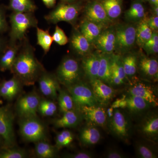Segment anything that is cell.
<instances>
[{"mask_svg": "<svg viewBox=\"0 0 158 158\" xmlns=\"http://www.w3.org/2000/svg\"><path fill=\"white\" fill-rule=\"evenodd\" d=\"M11 71L22 85L27 86L34 85L45 71L35 56V49L27 37L21 43Z\"/></svg>", "mask_w": 158, "mask_h": 158, "instance_id": "obj_1", "label": "cell"}, {"mask_svg": "<svg viewBox=\"0 0 158 158\" xmlns=\"http://www.w3.org/2000/svg\"><path fill=\"white\" fill-rule=\"evenodd\" d=\"M11 43H19L26 38L29 29L37 27L38 20L33 12H12L9 16Z\"/></svg>", "mask_w": 158, "mask_h": 158, "instance_id": "obj_2", "label": "cell"}, {"mask_svg": "<svg viewBox=\"0 0 158 158\" xmlns=\"http://www.w3.org/2000/svg\"><path fill=\"white\" fill-rule=\"evenodd\" d=\"M81 75L78 62L74 58L67 57L62 60L55 75L59 84L67 88L81 81Z\"/></svg>", "mask_w": 158, "mask_h": 158, "instance_id": "obj_3", "label": "cell"}, {"mask_svg": "<svg viewBox=\"0 0 158 158\" xmlns=\"http://www.w3.org/2000/svg\"><path fill=\"white\" fill-rule=\"evenodd\" d=\"M19 126L20 134L25 141L36 143L45 140V126L37 117L20 118Z\"/></svg>", "mask_w": 158, "mask_h": 158, "instance_id": "obj_4", "label": "cell"}, {"mask_svg": "<svg viewBox=\"0 0 158 158\" xmlns=\"http://www.w3.org/2000/svg\"><path fill=\"white\" fill-rule=\"evenodd\" d=\"M110 133L115 137L128 142L131 132V125L128 116L120 109H114L113 116L107 122Z\"/></svg>", "mask_w": 158, "mask_h": 158, "instance_id": "obj_5", "label": "cell"}, {"mask_svg": "<svg viewBox=\"0 0 158 158\" xmlns=\"http://www.w3.org/2000/svg\"><path fill=\"white\" fill-rule=\"evenodd\" d=\"M73 99L76 109L78 110L83 106L102 105L94 95L90 87L80 81L67 88Z\"/></svg>", "mask_w": 158, "mask_h": 158, "instance_id": "obj_6", "label": "cell"}, {"mask_svg": "<svg viewBox=\"0 0 158 158\" xmlns=\"http://www.w3.org/2000/svg\"><path fill=\"white\" fill-rule=\"evenodd\" d=\"M80 11L78 4L62 3L46 15L44 19L51 24H57L60 22L72 23L77 19Z\"/></svg>", "mask_w": 158, "mask_h": 158, "instance_id": "obj_7", "label": "cell"}, {"mask_svg": "<svg viewBox=\"0 0 158 158\" xmlns=\"http://www.w3.org/2000/svg\"><path fill=\"white\" fill-rule=\"evenodd\" d=\"M14 118L13 113L8 106L0 107V135L4 140L3 147H11L15 145Z\"/></svg>", "mask_w": 158, "mask_h": 158, "instance_id": "obj_8", "label": "cell"}, {"mask_svg": "<svg viewBox=\"0 0 158 158\" xmlns=\"http://www.w3.org/2000/svg\"><path fill=\"white\" fill-rule=\"evenodd\" d=\"M115 32V50L119 53L127 52L136 42V28L132 25L118 26Z\"/></svg>", "mask_w": 158, "mask_h": 158, "instance_id": "obj_9", "label": "cell"}, {"mask_svg": "<svg viewBox=\"0 0 158 158\" xmlns=\"http://www.w3.org/2000/svg\"><path fill=\"white\" fill-rule=\"evenodd\" d=\"M41 98L37 92L32 91L21 97L15 109L20 118L37 117L38 106Z\"/></svg>", "mask_w": 158, "mask_h": 158, "instance_id": "obj_10", "label": "cell"}, {"mask_svg": "<svg viewBox=\"0 0 158 158\" xmlns=\"http://www.w3.org/2000/svg\"><path fill=\"white\" fill-rule=\"evenodd\" d=\"M134 79L132 81H130L128 94L139 97L149 102L153 107H157L158 94L156 88L148 82Z\"/></svg>", "mask_w": 158, "mask_h": 158, "instance_id": "obj_11", "label": "cell"}, {"mask_svg": "<svg viewBox=\"0 0 158 158\" xmlns=\"http://www.w3.org/2000/svg\"><path fill=\"white\" fill-rule=\"evenodd\" d=\"M138 131L147 141L156 143L158 139V115L156 111L146 113L138 126Z\"/></svg>", "mask_w": 158, "mask_h": 158, "instance_id": "obj_12", "label": "cell"}, {"mask_svg": "<svg viewBox=\"0 0 158 158\" xmlns=\"http://www.w3.org/2000/svg\"><path fill=\"white\" fill-rule=\"evenodd\" d=\"M78 110L88 124L104 128L107 125V110L101 105L83 106Z\"/></svg>", "mask_w": 158, "mask_h": 158, "instance_id": "obj_13", "label": "cell"}, {"mask_svg": "<svg viewBox=\"0 0 158 158\" xmlns=\"http://www.w3.org/2000/svg\"><path fill=\"white\" fill-rule=\"evenodd\" d=\"M37 81L40 92L44 96L55 99L58 97L59 83L55 75L44 71Z\"/></svg>", "mask_w": 158, "mask_h": 158, "instance_id": "obj_14", "label": "cell"}, {"mask_svg": "<svg viewBox=\"0 0 158 158\" xmlns=\"http://www.w3.org/2000/svg\"><path fill=\"white\" fill-rule=\"evenodd\" d=\"M86 19L103 26L112 22L108 17L100 2L93 1L88 3L85 8Z\"/></svg>", "mask_w": 158, "mask_h": 158, "instance_id": "obj_15", "label": "cell"}, {"mask_svg": "<svg viewBox=\"0 0 158 158\" xmlns=\"http://www.w3.org/2000/svg\"><path fill=\"white\" fill-rule=\"evenodd\" d=\"M90 88L101 104L109 102L116 96L117 91L111 86L98 79L90 80Z\"/></svg>", "mask_w": 158, "mask_h": 158, "instance_id": "obj_16", "label": "cell"}, {"mask_svg": "<svg viewBox=\"0 0 158 158\" xmlns=\"http://www.w3.org/2000/svg\"><path fill=\"white\" fill-rule=\"evenodd\" d=\"M138 69L146 80L157 81L158 77V62L156 59L142 56L138 59Z\"/></svg>", "mask_w": 158, "mask_h": 158, "instance_id": "obj_17", "label": "cell"}, {"mask_svg": "<svg viewBox=\"0 0 158 158\" xmlns=\"http://www.w3.org/2000/svg\"><path fill=\"white\" fill-rule=\"evenodd\" d=\"M94 43L102 53L112 54L115 50V31L111 29L103 31Z\"/></svg>", "mask_w": 158, "mask_h": 158, "instance_id": "obj_18", "label": "cell"}, {"mask_svg": "<svg viewBox=\"0 0 158 158\" xmlns=\"http://www.w3.org/2000/svg\"><path fill=\"white\" fill-rule=\"evenodd\" d=\"M83 119L80 111L75 109L63 113L62 117L54 120L53 125L57 128L75 127L82 122Z\"/></svg>", "mask_w": 158, "mask_h": 158, "instance_id": "obj_19", "label": "cell"}, {"mask_svg": "<svg viewBox=\"0 0 158 158\" xmlns=\"http://www.w3.org/2000/svg\"><path fill=\"white\" fill-rule=\"evenodd\" d=\"M21 42H9L0 56V70L11 71L17 56Z\"/></svg>", "mask_w": 158, "mask_h": 158, "instance_id": "obj_20", "label": "cell"}, {"mask_svg": "<svg viewBox=\"0 0 158 158\" xmlns=\"http://www.w3.org/2000/svg\"><path fill=\"white\" fill-rule=\"evenodd\" d=\"M125 73L122 61L118 55L111 56V80L110 86H118L124 84L127 79Z\"/></svg>", "mask_w": 158, "mask_h": 158, "instance_id": "obj_21", "label": "cell"}, {"mask_svg": "<svg viewBox=\"0 0 158 158\" xmlns=\"http://www.w3.org/2000/svg\"><path fill=\"white\" fill-rule=\"evenodd\" d=\"M22 85L14 76L9 80H4L0 83V97L7 101L12 100L19 93Z\"/></svg>", "mask_w": 158, "mask_h": 158, "instance_id": "obj_22", "label": "cell"}, {"mask_svg": "<svg viewBox=\"0 0 158 158\" xmlns=\"http://www.w3.org/2000/svg\"><path fill=\"white\" fill-rule=\"evenodd\" d=\"M99 64V53L91 54L84 56L82 60V68L89 80L98 78Z\"/></svg>", "mask_w": 158, "mask_h": 158, "instance_id": "obj_23", "label": "cell"}, {"mask_svg": "<svg viewBox=\"0 0 158 158\" xmlns=\"http://www.w3.org/2000/svg\"><path fill=\"white\" fill-rule=\"evenodd\" d=\"M101 138V135L97 127L91 125L82 128L79 134L81 143L86 146H90L97 144Z\"/></svg>", "mask_w": 158, "mask_h": 158, "instance_id": "obj_24", "label": "cell"}, {"mask_svg": "<svg viewBox=\"0 0 158 158\" xmlns=\"http://www.w3.org/2000/svg\"><path fill=\"white\" fill-rule=\"evenodd\" d=\"M104 27L102 25L85 19L81 23L80 31L91 44L101 34Z\"/></svg>", "mask_w": 158, "mask_h": 158, "instance_id": "obj_25", "label": "cell"}, {"mask_svg": "<svg viewBox=\"0 0 158 158\" xmlns=\"http://www.w3.org/2000/svg\"><path fill=\"white\" fill-rule=\"evenodd\" d=\"M126 108L131 114L138 115L144 113L153 107L149 102L139 97L129 95L126 96Z\"/></svg>", "mask_w": 158, "mask_h": 158, "instance_id": "obj_26", "label": "cell"}, {"mask_svg": "<svg viewBox=\"0 0 158 158\" xmlns=\"http://www.w3.org/2000/svg\"><path fill=\"white\" fill-rule=\"evenodd\" d=\"M70 44L75 52L80 56H85L90 51V42L80 31H74L71 37Z\"/></svg>", "mask_w": 158, "mask_h": 158, "instance_id": "obj_27", "label": "cell"}, {"mask_svg": "<svg viewBox=\"0 0 158 158\" xmlns=\"http://www.w3.org/2000/svg\"><path fill=\"white\" fill-rule=\"evenodd\" d=\"M109 55L111 54L99 53L100 64L97 79L110 86L111 56Z\"/></svg>", "mask_w": 158, "mask_h": 158, "instance_id": "obj_28", "label": "cell"}, {"mask_svg": "<svg viewBox=\"0 0 158 158\" xmlns=\"http://www.w3.org/2000/svg\"><path fill=\"white\" fill-rule=\"evenodd\" d=\"M59 151L56 147L44 140L36 142L35 152L40 158H53L56 156Z\"/></svg>", "mask_w": 158, "mask_h": 158, "instance_id": "obj_29", "label": "cell"}, {"mask_svg": "<svg viewBox=\"0 0 158 158\" xmlns=\"http://www.w3.org/2000/svg\"><path fill=\"white\" fill-rule=\"evenodd\" d=\"M9 9L12 12L34 13L37 7L33 0H9Z\"/></svg>", "mask_w": 158, "mask_h": 158, "instance_id": "obj_30", "label": "cell"}, {"mask_svg": "<svg viewBox=\"0 0 158 158\" xmlns=\"http://www.w3.org/2000/svg\"><path fill=\"white\" fill-rule=\"evenodd\" d=\"M100 2L110 19H115L120 16L122 0H102Z\"/></svg>", "mask_w": 158, "mask_h": 158, "instance_id": "obj_31", "label": "cell"}, {"mask_svg": "<svg viewBox=\"0 0 158 158\" xmlns=\"http://www.w3.org/2000/svg\"><path fill=\"white\" fill-rule=\"evenodd\" d=\"M153 31L148 25L146 18L140 21L136 28V41L138 45L142 47L152 36Z\"/></svg>", "mask_w": 158, "mask_h": 158, "instance_id": "obj_32", "label": "cell"}, {"mask_svg": "<svg viewBox=\"0 0 158 158\" xmlns=\"http://www.w3.org/2000/svg\"><path fill=\"white\" fill-rule=\"evenodd\" d=\"M135 150L136 156L140 158H157V152L151 144L143 141L136 143Z\"/></svg>", "mask_w": 158, "mask_h": 158, "instance_id": "obj_33", "label": "cell"}, {"mask_svg": "<svg viewBox=\"0 0 158 158\" xmlns=\"http://www.w3.org/2000/svg\"><path fill=\"white\" fill-rule=\"evenodd\" d=\"M125 17L128 20L131 21H141L145 17L144 6L140 2H135L126 12Z\"/></svg>", "mask_w": 158, "mask_h": 158, "instance_id": "obj_34", "label": "cell"}, {"mask_svg": "<svg viewBox=\"0 0 158 158\" xmlns=\"http://www.w3.org/2000/svg\"><path fill=\"white\" fill-rule=\"evenodd\" d=\"M57 98L59 111L61 113L76 109L73 99L68 90L59 89Z\"/></svg>", "mask_w": 158, "mask_h": 158, "instance_id": "obj_35", "label": "cell"}, {"mask_svg": "<svg viewBox=\"0 0 158 158\" xmlns=\"http://www.w3.org/2000/svg\"><path fill=\"white\" fill-rule=\"evenodd\" d=\"M37 44L39 45L44 51V53L47 54L50 49L52 44V36L49 33V30H44L37 27Z\"/></svg>", "mask_w": 158, "mask_h": 158, "instance_id": "obj_36", "label": "cell"}, {"mask_svg": "<svg viewBox=\"0 0 158 158\" xmlns=\"http://www.w3.org/2000/svg\"><path fill=\"white\" fill-rule=\"evenodd\" d=\"M123 65L127 78L134 76L138 70V58L135 55L129 54L122 59Z\"/></svg>", "mask_w": 158, "mask_h": 158, "instance_id": "obj_37", "label": "cell"}, {"mask_svg": "<svg viewBox=\"0 0 158 158\" xmlns=\"http://www.w3.org/2000/svg\"><path fill=\"white\" fill-rule=\"evenodd\" d=\"M74 136L73 133L68 130H64L57 134L55 146L58 150L69 146L73 142Z\"/></svg>", "mask_w": 158, "mask_h": 158, "instance_id": "obj_38", "label": "cell"}, {"mask_svg": "<svg viewBox=\"0 0 158 158\" xmlns=\"http://www.w3.org/2000/svg\"><path fill=\"white\" fill-rule=\"evenodd\" d=\"M57 110L56 104L46 99H41L38 106V113L44 116H54Z\"/></svg>", "mask_w": 158, "mask_h": 158, "instance_id": "obj_39", "label": "cell"}, {"mask_svg": "<svg viewBox=\"0 0 158 158\" xmlns=\"http://www.w3.org/2000/svg\"><path fill=\"white\" fill-rule=\"evenodd\" d=\"M27 156L25 151L14 146L3 147L0 149V158H24Z\"/></svg>", "mask_w": 158, "mask_h": 158, "instance_id": "obj_40", "label": "cell"}, {"mask_svg": "<svg viewBox=\"0 0 158 158\" xmlns=\"http://www.w3.org/2000/svg\"><path fill=\"white\" fill-rule=\"evenodd\" d=\"M148 55L158 53V35L157 31H153L152 36L142 46Z\"/></svg>", "mask_w": 158, "mask_h": 158, "instance_id": "obj_41", "label": "cell"}, {"mask_svg": "<svg viewBox=\"0 0 158 158\" xmlns=\"http://www.w3.org/2000/svg\"><path fill=\"white\" fill-rule=\"evenodd\" d=\"M52 37L53 41L59 45H65L69 41L68 38L64 31L58 25L56 26Z\"/></svg>", "mask_w": 158, "mask_h": 158, "instance_id": "obj_42", "label": "cell"}, {"mask_svg": "<svg viewBox=\"0 0 158 158\" xmlns=\"http://www.w3.org/2000/svg\"><path fill=\"white\" fill-rule=\"evenodd\" d=\"M104 157L106 158H124L127 157V156L118 148L111 147L106 151Z\"/></svg>", "mask_w": 158, "mask_h": 158, "instance_id": "obj_43", "label": "cell"}, {"mask_svg": "<svg viewBox=\"0 0 158 158\" xmlns=\"http://www.w3.org/2000/svg\"><path fill=\"white\" fill-rule=\"evenodd\" d=\"M64 157L68 158H92L94 155L92 152L88 151H81L73 153L67 154Z\"/></svg>", "mask_w": 158, "mask_h": 158, "instance_id": "obj_44", "label": "cell"}, {"mask_svg": "<svg viewBox=\"0 0 158 158\" xmlns=\"http://www.w3.org/2000/svg\"><path fill=\"white\" fill-rule=\"evenodd\" d=\"M5 9L0 7V34L5 33L9 29Z\"/></svg>", "mask_w": 158, "mask_h": 158, "instance_id": "obj_45", "label": "cell"}, {"mask_svg": "<svg viewBox=\"0 0 158 158\" xmlns=\"http://www.w3.org/2000/svg\"><path fill=\"white\" fill-rule=\"evenodd\" d=\"M148 25L152 31H157L158 29V16L154 15L148 19L146 18Z\"/></svg>", "mask_w": 158, "mask_h": 158, "instance_id": "obj_46", "label": "cell"}, {"mask_svg": "<svg viewBox=\"0 0 158 158\" xmlns=\"http://www.w3.org/2000/svg\"><path fill=\"white\" fill-rule=\"evenodd\" d=\"M44 5L48 9L53 8L55 6L56 0H42Z\"/></svg>", "mask_w": 158, "mask_h": 158, "instance_id": "obj_47", "label": "cell"}, {"mask_svg": "<svg viewBox=\"0 0 158 158\" xmlns=\"http://www.w3.org/2000/svg\"><path fill=\"white\" fill-rule=\"evenodd\" d=\"M8 44L5 40L0 37V56Z\"/></svg>", "mask_w": 158, "mask_h": 158, "instance_id": "obj_48", "label": "cell"}, {"mask_svg": "<svg viewBox=\"0 0 158 158\" xmlns=\"http://www.w3.org/2000/svg\"><path fill=\"white\" fill-rule=\"evenodd\" d=\"M154 6H158V0H147Z\"/></svg>", "mask_w": 158, "mask_h": 158, "instance_id": "obj_49", "label": "cell"}, {"mask_svg": "<svg viewBox=\"0 0 158 158\" xmlns=\"http://www.w3.org/2000/svg\"><path fill=\"white\" fill-rule=\"evenodd\" d=\"M154 13L156 16H158V6H154Z\"/></svg>", "mask_w": 158, "mask_h": 158, "instance_id": "obj_50", "label": "cell"}, {"mask_svg": "<svg viewBox=\"0 0 158 158\" xmlns=\"http://www.w3.org/2000/svg\"><path fill=\"white\" fill-rule=\"evenodd\" d=\"M2 144L4 145V140H3L2 137L0 135V146Z\"/></svg>", "mask_w": 158, "mask_h": 158, "instance_id": "obj_51", "label": "cell"}, {"mask_svg": "<svg viewBox=\"0 0 158 158\" xmlns=\"http://www.w3.org/2000/svg\"><path fill=\"white\" fill-rule=\"evenodd\" d=\"M64 2H72L73 0H63Z\"/></svg>", "mask_w": 158, "mask_h": 158, "instance_id": "obj_52", "label": "cell"}, {"mask_svg": "<svg viewBox=\"0 0 158 158\" xmlns=\"http://www.w3.org/2000/svg\"><path fill=\"white\" fill-rule=\"evenodd\" d=\"M143 1H147V0H143Z\"/></svg>", "mask_w": 158, "mask_h": 158, "instance_id": "obj_53", "label": "cell"}]
</instances>
